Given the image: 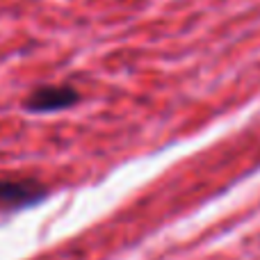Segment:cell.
Returning <instances> with one entry per match:
<instances>
[{
	"mask_svg": "<svg viewBox=\"0 0 260 260\" xmlns=\"http://www.w3.org/2000/svg\"><path fill=\"white\" fill-rule=\"evenodd\" d=\"M78 103H80V94L69 85H41L23 99V108L32 114L59 112Z\"/></svg>",
	"mask_w": 260,
	"mask_h": 260,
	"instance_id": "cell-1",
	"label": "cell"
},
{
	"mask_svg": "<svg viewBox=\"0 0 260 260\" xmlns=\"http://www.w3.org/2000/svg\"><path fill=\"white\" fill-rule=\"evenodd\" d=\"M48 189L35 178H5L0 180V210H21L41 203Z\"/></svg>",
	"mask_w": 260,
	"mask_h": 260,
	"instance_id": "cell-2",
	"label": "cell"
}]
</instances>
